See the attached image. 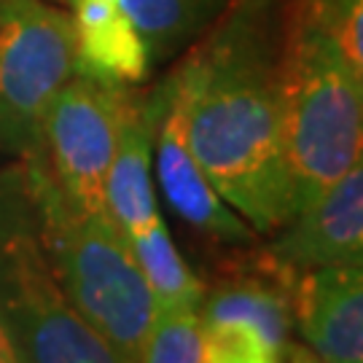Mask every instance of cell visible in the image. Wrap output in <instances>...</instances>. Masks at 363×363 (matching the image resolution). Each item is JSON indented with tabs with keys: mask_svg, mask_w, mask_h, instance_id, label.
<instances>
[{
	"mask_svg": "<svg viewBox=\"0 0 363 363\" xmlns=\"http://www.w3.org/2000/svg\"><path fill=\"white\" fill-rule=\"evenodd\" d=\"M269 0H229L172 84L186 138L213 189L253 226L277 232L291 218Z\"/></svg>",
	"mask_w": 363,
	"mask_h": 363,
	"instance_id": "6da1fadb",
	"label": "cell"
},
{
	"mask_svg": "<svg viewBox=\"0 0 363 363\" xmlns=\"http://www.w3.org/2000/svg\"><path fill=\"white\" fill-rule=\"evenodd\" d=\"M22 162L40 240L70 307L116 352L118 363H140L156 298L127 237L111 216L78 210L57 186L40 154Z\"/></svg>",
	"mask_w": 363,
	"mask_h": 363,
	"instance_id": "7a4b0ae2",
	"label": "cell"
},
{
	"mask_svg": "<svg viewBox=\"0 0 363 363\" xmlns=\"http://www.w3.org/2000/svg\"><path fill=\"white\" fill-rule=\"evenodd\" d=\"M291 218L363 159V84L307 16L277 65Z\"/></svg>",
	"mask_w": 363,
	"mask_h": 363,
	"instance_id": "3957f363",
	"label": "cell"
},
{
	"mask_svg": "<svg viewBox=\"0 0 363 363\" xmlns=\"http://www.w3.org/2000/svg\"><path fill=\"white\" fill-rule=\"evenodd\" d=\"M0 323L33 363H118L57 283L22 159L0 167Z\"/></svg>",
	"mask_w": 363,
	"mask_h": 363,
	"instance_id": "277c9868",
	"label": "cell"
},
{
	"mask_svg": "<svg viewBox=\"0 0 363 363\" xmlns=\"http://www.w3.org/2000/svg\"><path fill=\"white\" fill-rule=\"evenodd\" d=\"M70 9L52 0H0V151L35 154L57 91L76 73Z\"/></svg>",
	"mask_w": 363,
	"mask_h": 363,
	"instance_id": "5b68a950",
	"label": "cell"
},
{
	"mask_svg": "<svg viewBox=\"0 0 363 363\" xmlns=\"http://www.w3.org/2000/svg\"><path fill=\"white\" fill-rule=\"evenodd\" d=\"M132 89L89 73H73L40 124L38 151L57 186L84 213L108 216L105 181Z\"/></svg>",
	"mask_w": 363,
	"mask_h": 363,
	"instance_id": "8992f818",
	"label": "cell"
},
{
	"mask_svg": "<svg viewBox=\"0 0 363 363\" xmlns=\"http://www.w3.org/2000/svg\"><path fill=\"white\" fill-rule=\"evenodd\" d=\"M164 105L156 121L154 169L172 210L196 232L220 245H247L259 234L213 189L186 138V111L172 78L164 84Z\"/></svg>",
	"mask_w": 363,
	"mask_h": 363,
	"instance_id": "52a82bcc",
	"label": "cell"
},
{
	"mask_svg": "<svg viewBox=\"0 0 363 363\" xmlns=\"http://www.w3.org/2000/svg\"><path fill=\"white\" fill-rule=\"evenodd\" d=\"M208 363H272L288 358L294 312L272 288L237 280L205 291L199 304Z\"/></svg>",
	"mask_w": 363,
	"mask_h": 363,
	"instance_id": "ba28073f",
	"label": "cell"
},
{
	"mask_svg": "<svg viewBox=\"0 0 363 363\" xmlns=\"http://www.w3.org/2000/svg\"><path fill=\"white\" fill-rule=\"evenodd\" d=\"M274 256L291 267H363V159L280 226Z\"/></svg>",
	"mask_w": 363,
	"mask_h": 363,
	"instance_id": "9c48e42d",
	"label": "cell"
},
{
	"mask_svg": "<svg viewBox=\"0 0 363 363\" xmlns=\"http://www.w3.org/2000/svg\"><path fill=\"white\" fill-rule=\"evenodd\" d=\"M294 328L320 361L363 363V267L307 269Z\"/></svg>",
	"mask_w": 363,
	"mask_h": 363,
	"instance_id": "30bf717a",
	"label": "cell"
},
{
	"mask_svg": "<svg viewBox=\"0 0 363 363\" xmlns=\"http://www.w3.org/2000/svg\"><path fill=\"white\" fill-rule=\"evenodd\" d=\"M162 105L164 86L151 97L132 94L121 118L116 154L105 181V210L124 237L162 218L154 189V135Z\"/></svg>",
	"mask_w": 363,
	"mask_h": 363,
	"instance_id": "8fae6325",
	"label": "cell"
},
{
	"mask_svg": "<svg viewBox=\"0 0 363 363\" xmlns=\"http://www.w3.org/2000/svg\"><path fill=\"white\" fill-rule=\"evenodd\" d=\"M148 70L183 52L218 22L229 0H116Z\"/></svg>",
	"mask_w": 363,
	"mask_h": 363,
	"instance_id": "7c38bea8",
	"label": "cell"
},
{
	"mask_svg": "<svg viewBox=\"0 0 363 363\" xmlns=\"http://www.w3.org/2000/svg\"><path fill=\"white\" fill-rule=\"evenodd\" d=\"M145 283L159 307H199L205 296L202 280L191 272L181 250L175 247L164 220L156 218L145 229L127 237Z\"/></svg>",
	"mask_w": 363,
	"mask_h": 363,
	"instance_id": "4fadbf2b",
	"label": "cell"
},
{
	"mask_svg": "<svg viewBox=\"0 0 363 363\" xmlns=\"http://www.w3.org/2000/svg\"><path fill=\"white\" fill-rule=\"evenodd\" d=\"M140 363H208V339L199 307H159Z\"/></svg>",
	"mask_w": 363,
	"mask_h": 363,
	"instance_id": "5bb4252c",
	"label": "cell"
},
{
	"mask_svg": "<svg viewBox=\"0 0 363 363\" xmlns=\"http://www.w3.org/2000/svg\"><path fill=\"white\" fill-rule=\"evenodd\" d=\"M310 16L363 84V0H315Z\"/></svg>",
	"mask_w": 363,
	"mask_h": 363,
	"instance_id": "9a60e30c",
	"label": "cell"
},
{
	"mask_svg": "<svg viewBox=\"0 0 363 363\" xmlns=\"http://www.w3.org/2000/svg\"><path fill=\"white\" fill-rule=\"evenodd\" d=\"M19 350H16V345H13V339L9 337V331L3 328L0 323V363H19Z\"/></svg>",
	"mask_w": 363,
	"mask_h": 363,
	"instance_id": "2e32d148",
	"label": "cell"
},
{
	"mask_svg": "<svg viewBox=\"0 0 363 363\" xmlns=\"http://www.w3.org/2000/svg\"><path fill=\"white\" fill-rule=\"evenodd\" d=\"M52 3H60V6H65V9H70V6H73V0H52Z\"/></svg>",
	"mask_w": 363,
	"mask_h": 363,
	"instance_id": "e0dca14e",
	"label": "cell"
}]
</instances>
